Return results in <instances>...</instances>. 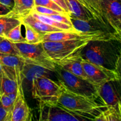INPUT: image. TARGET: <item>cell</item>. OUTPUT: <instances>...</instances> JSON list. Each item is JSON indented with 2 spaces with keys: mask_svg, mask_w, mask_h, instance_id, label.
<instances>
[{
  "mask_svg": "<svg viewBox=\"0 0 121 121\" xmlns=\"http://www.w3.org/2000/svg\"><path fill=\"white\" fill-rule=\"evenodd\" d=\"M121 51L120 37L106 40L91 41L82 51L83 59L93 63L114 70Z\"/></svg>",
  "mask_w": 121,
  "mask_h": 121,
  "instance_id": "1",
  "label": "cell"
},
{
  "mask_svg": "<svg viewBox=\"0 0 121 121\" xmlns=\"http://www.w3.org/2000/svg\"><path fill=\"white\" fill-rule=\"evenodd\" d=\"M100 102L105 106L94 121H121V79L118 78L99 87Z\"/></svg>",
  "mask_w": 121,
  "mask_h": 121,
  "instance_id": "2",
  "label": "cell"
},
{
  "mask_svg": "<svg viewBox=\"0 0 121 121\" xmlns=\"http://www.w3.org/2000/svg\"><path fill=\"white\" fill-rule=\"evenodd\" d=\"M58 104L72 113L92 121L105 108V105L97 100L72 92L65 85Z\"/></svg>",
  "mask_w": 121,
  "mask_h": 121,
  "instance_id": "3",
  "label": "cell"
},
{
  "mask_svg": "<svg viewBox=\"0 0 121 121\" xmlns=\"http://www.w3.org/2000/svg\"><path fill=\"white\" fill-rule=\"evenodd\" d=\"M91 40L87 39L42 42L45 52L56 64L62 63L81 57L85 47Z\"/></svg>",
  "mask_w": 121,
  "mask_h": 121,
  "instance_id": "4",
  "label": "cell"
},
{
  "mask_svg": "<svg viewBox=\"0 0 121 121\" xmlns=\"http://www.w3.org/2000/svg\"><path fill=\"white\" fill-rule=\"evenodd\" d=\"M32 96L39 104L56 105L61 96L65 85L58 79L57 81L49 77L43 76L31 82Z\"/></svg>",
  "mask_w": 121,
  "mask_h": 121,
  "instance_id": "5",
  "label": "cell"
},
{
  "mask_svg": "<svg viewBox=\"0 0 121 121\" xmlns=\"http://www.w3.org/2000/svg\"><path fill=\"white\" fill-rule=\"evenodd\" d=\"M13 44L18 52L19 56L26 63L41 66L53 72H55L56 65L45 52L42 43L37 44L13 43Z\"/></svg>",
  "mask_w": 121,
  "mask_h": 121,
  "instance_id": "6",
  "label": "cell"
},
{
  "mask_svg": "<svg viewBox=\"0 0 121 121\" xmlns=\"http://www.w3.org/2000/svg\"><path fill=\"white\" fill-rule=\"evenodd\" d=\"M58 79L72 92L99 100V87L92 83L81 79L68 71L56 66L55 70Z\"/></svg>",
  "mask_w": 121,
  "mask_h": 121,
  "instance_id": "7",
  "label": "cell"
},
{
  "mask_svg": "<svg viewBox=\"0 0 121 121\" xmlns=\"http://www.w3.org/2000/svg\"><path fill=\"white\" fill-rule=\"evenodd\" d=\"M70 20L73 27L77 31L92 35L98 40H110L119 37L114 30L104 26L94 19L85 20L70 18Z\"/></svg>",
  "mask_w": 121,
  "mask_h": 121,
  "instance_id": "8",
  "label": "cell"
},
{
  "mask_svg": "<svg viewBox=\"0 0 121 121\" xmlns=\"http://www.w3.org/2000/svg\"><path fill=\"white\" fill-rule=\"evenodd\" d=\"M40 118L43 121H88L87 118L73 113L59 104H39Z\"/></svg>",
  "mask_w": 121,
  "mask_h": 121,
  "instance_id": "9",
  "label": "cell"
},
{
  "mask_svg": "<svg viewBox=\"0 0 121 121\" xmlns=\"http://www.w3.org/2000/svg\"><path fill=\"white\" fill-rule=\"evenodd\" d=\"M82 64L90 82L100 86L108 82L118 79V76L114 70L93 63L82 59Z\"/></svg>",
  "mask_w": 121,
  "mask_h": 121,
  "instance_id": "10",
  "label": "cell"
},
{
  "mask_svg": "<svg viewBox=\"0 0 121 121\" xmlns=\"http://www.w3.org/2000/svg\"><path fill=\"white\" fill-rule=\"evenodd\" d=\"M0 62L3 69L17 84V89H23L22 72L25 62L21 57L0 54Z\"/></svg>",
  "mask_w": 121,
  "mask_h": 121,
  "instance_id": "11",
  "label": "cell"
},
{
  "mask_svg": "<svg viewBox=\"0 0 121 121\" xmlns=\"http://www.w3.org/2000/svg\"><path fill=\"white\" fill-rule=\"evenodd\" d=\"M31 120V111L25 98L23 89H17L16 99L9 111L8 121Z\"/></svg>",
  "mask_w": 121,
  "mask_h": 121,
  "instance_id": "12",
  "label": "cell"
},
{
  "mask_svg": "<svg viewBox=\"0 0 121 121\" xmlns=\"http://www.w3.org/2000/svg\"><path fill=\"white\" fill-rule=\"evenodd\" d=\"M102 10L111 27L121 31V0H100Z\"/></svg>",
  "mask_w": 121,
  "mask_h": 121,
  "instance_id": "13",
  "label": "cell"
},
{
  "mask_svg": "<svg viewBox=\"0 0 121 121\" xmlns=\"http://www.w3.org/2000/svg\"><path fill=\"white\" fill-rule=\"evenodd\" d=\"M81 39H87L91 41L98 40L92 35L83 34L77 30H63L44 34L43 37V42L44 41L57 42V41H68V40H81Z\"/></svg>",
  "mask_w": 121,
  "mask_h": 121,
  "instance_id": "14",
  "label": "cell"
},
{
  "mask_svg": "<svg viewBox=\"0 0 121 121\" xmlns=\"http://www.w3.org/2000/svg\"><path fill=\"white\" fill-rule=\"evenodd\" d=\"M76 1L81 5L86 13L92 18L100 22L104 26L114 30L109 24L103 13L100 6V0H76Z\"/></svg>",
  "mask_w": 121,
  "mask_h": 121,
  "instance_id": "15",
  "label": "cell"
},
{
  "mask_svg": "<svg viewBox=\"0 0 121 121\" xmlns=\"http://www.w3.org/2000/svg\"><path fill=\"white\" fill-rule=\"evenodd\" d=\"M82 57L81 56L77 59H72V60L67 61L66 62L56 65V66L61 67V68L68 71L74 75L90 82L88 78L85 73L82 64Z\"/></svg>",
  "mask_w": 121,
  "mask_h": 121,
  "instance_id": "16",
  "label": "cell"
},
{
  "mask_svg": "<svg viewBox=\"0 0 121 121\" xmlns=\"http://www.w3.org/2000/svg\"><path fill=\"white\" fill-rule=\"evenodd\" d=\"M51 72H53L44 67L25 63L23 67L22 74H23L24 79H26L28 81L31 82L34 79L41 77H49L50 73Z\"/></svg>",
  "mask_w": 121,
  "mask_h": 121,
  "instance_id": "17",
  "label": "cell"
},
{
  "mask_svg": "<svg viewBox=\"0 0 121 121\" xmlns=\"http://www.w3.org/2000/svg\"><path fill=\"white\" fill-rule=\"evenodd\" d=\"M20 19H21V22H24V23L27 24L31 27H33V28H34L35 30L37 31L41 34H43V35L46 33L63 31L57 28H55V27H52V26L46 24L44 22L40 21L36 18L33 17L30 14H28L26 16L23 17H21Z\"/></svg>",
  "mask_w": 121,
  "mask_h": 121,
  "instance_id": "18",
  "label": "cell"
},
{
  "mask_svg": "<svg viewBox=\"0 0 121 121\" xmlns=\"http://www.w3.org/2000/svg\"><path fill=\"white\" fill-rule=\"evenodd\" d=\"M20 24V18L12 11L6 15H0V36L4 37L11 30Z\"/></svg>",
  "mask_w": 121,
  "mask_h": 121,
  "instance_id": "19",
  "label": "cell"
},
{
  "mask_svg": "<svg viewBox=\"0 0 121 121\" xmlns=\"http://www.w3.org/2000/svg\"><path fill=\"white\" fill-rule=\"evenodd\" d=\"M68 8L69 17L73 18L88 20L93 19L86 13L76 0H64Z\"/></svg>",
  "mask_w": 121,
  "mask_h": 121,
  "instance_id": "20",
  "label": "cell"
},
{
  "mask_svg": "<svg viewBox=\"0 0 121 121\" xmlns=\"http://www.w3.org/2000/svg\"><path fill=\"white\" fill-rule=\"evenodd\" d=\"M14 3L11 11L20 18L29 14L34 7V0H14Z\"/></svg>",
  "mask_w": 121,
  "mask_h": 121,
  "instance_id": "21",
  "label": "cell"
},
{
  "mask_svg": "<svg viewBox=\"0 0 121 121\" xmlns=\"http://www.w3.org/2000/svg\"><path fill=\"white\" fill-rule=\"evenodd\" d=\"M0 90L1 94H10L17 91V84L4 70L0 76Z\"/></svg>",
  "mask_w": 121,
  "mask_h": 121,
  "instance_id": "22",
  "label": "cell"
},
{
  "mask_svg": "<svg viewBox=\"0 0 121 121\" xmlns=\"http://www.w3.org/2000/svg\"><path fill=\"white\" fill-rule=\"evenodd\" d=\"M30 14H31L33 17L36 18L37 19H38L40 21L44 22L46 24L52 26V27H55V28H57L61 30H76L73 27L58 22V21L51 18L50 17H49L46 15L39 14V13H36V12L33 11H31Z\"/></svg>",
  "mask_w": 121,
  "mask_h": 121,
  "instance_id": "23",
  "label": "cell"
},
{
  "mask_svg": "<svg viewBox=\"0 0 121 121\" xmlns=\"http://www.w3.org/2000/svg\"><path fill=\"white\" fill-rule=\"evenodd\" d=\"M25 28V40L26 43L30 44H37L43 42V34L35 30L27 24L21 22Z\"/></svg>",
  "mask_w": 121,
  "mask_h": 121,
  "instance_id": "24",
  "label": "cell"
},
{
  "mask_svg": "<svg viewBox=\"0 0 121 121\" xmlns=\"http://www.w3.org/2000/svg\"><path fill=\"white\" fill-rule=\"evenodd\" d=\"M0 54L19 56L18 52L14 46L13 43L11 42L3 37H0Z\"/></svg>",
  "mask_w": 121,
  "mask_h": 121,
  "instance_id": "25",
  "label": "cell"
},
{
  "mask_svg": "<svg viewBox=\"0 0 121 121\" xmlns=\"http://www.w3.org/2000/svg\"><path fill=\"white\" fill-rule=\"evenodd\" d=\"M21 30H22V24H20L11 30L4 37L14 43H26L25 38L22 36L21 33Z\"/></svg>",
  "mask_w": 121,
  "mask_h": 121,
  "instance_id": "26",
  "label": "cell"
},
{
  "mask_svg": "<svg viewBox=\"0 0 121 121\" xmlns=\"http://www.w3.org/2000/svg\"><path fill=\"white\" fill-rule=\"evenodd\" d=\"M34 5L42 6L46 8H50L53 10L60 12L65 15H69V14L61 7L58 5L52 0H34Z\"/></svg>",
  "mask_w": 121,
  "mask_h": 121,
  "instance_id": "27",
  "label": "cell"
},
{
  "mask_svg": "<svg viewBox=\"0 0 121 121\" xmlns=\"http://www.w3.org/2000/svg\"><path fill=\"white\" fill-rule=\"evenodd\" d=\"M16 96L17 92L10 94H1L0 104L4 108L9 111L15 102Z\"/></svg>",
  "mask_w": 121,
  "mask_h": 121,
  "instance_id": "28",
  "label": "cell"
},
{
  "mask_svg": "<svg viewBox=\"0 0 121 121\" xmlns=\"http://www.w3.org/2000/svg\"><path fill=\"white\" fill-rule=\"evenodd\" d=\"M33 11L36 12V13H39V14H43V15H55V14H60V15H65V14H62V13H60L57 11L53 10V9H50V8H46V7H42V6H38V5H34L33 7Z\"/></svg>",
  "mask_w": 121,
  "mask_h": 121,
  "instance_id": "29",
  "label": "cell"
},
{
  "mask_svg": "<svg viewBox=\"0 0 121 121\" xmlns=\"http://www.w3.org/2000/svg\"><path fill=\"white\" fill-rule=\"evenodd\" d=\"M50 17L51 18L53 19V20H56V21H58L61 23L65 24H67L68 26H72L73 27L72 25V21H71L69 15H60V14H55V15H46Z\"/></svg>",
  "mask_w": 121,
  "mask_h": 121,
  "instance_id": "30",
  "label": "cell"
},
{
  "mask_svg": "<svg viewBox=\"0 0 121 121\" xmlns=\"http://www.w3.org/2000/svg\"><path fill=\"white\" fill-rule=\"evenodd\" d=\"M9 111L0 104V121H8Z\"/></svg>",
  "mask_w": 121,
  "mask_h": 121,
  "instance_id": "31",
  "label": "cell"
},
{
  "mask_svg": "<svg viewBox=\"0 0 121 121\" xmlns=\"http://www.w3.org/2000/svg\"><path fill=\"white\" fill-rule=\"evenodd\" d=\"M114 70L117 73L118 78L119 79H121V51L118 59H117Z\"/></svg>",
  "mask_w": 121,
  "mask_h": 121,
  "instance_id": "32",
  "label": "cell"
},
{
  "mask_svg": "<svg viewBox=\"0 0 121 121\" xmlns=\"http://www.w3.org/2000/svg\"><path fill=\"white\" fill-rule=\"evenodd\" d=\"M12 9L5 5L0 3V15H6L11 11Z\"/></svg>",
  "mask_w": 121,
  "mask_h": 121,
  "instance_id": "33",
  "label": "cell"
},
{
  "mask_svg": "<svg viewBox=\"0 0 121 121\" xmlns=\"http://www.w3.org/2000/svg\"><path fill=\"white\" fill-rule=\"evenodd\" d=\"M52 1H53V2H55L56 4H57L58 5L60 6V7H61V8H62L64 10H65V11L69 14V13L68 8H67V5H66V2H65L64 0H52Z\"/></svg>",
  "mask_w": 121,
  "mask_h": 121,
  "instance_id": "34",
  "label": "cell"
},
{
  "mask_svg": "<svg viewBox=\"0 0 121 121\" xmlns=\"http://www.w3.org/2000/svg\"><path fill=\"white\" fill-rule=\"evenodd\" d=\"M0 3L9 7L11 9H13L14 4V0H0Z\"/></svg>",
  "mask_w": 121,
  "mask_h": 121,
  "instance_id": "35",
  "label": "cell"
},
{
  "mask_svg": "<svg viewBox=\"0 0 121 121\" xmlns=\"http://www.w3.org/2000/svg\"><path fill=\"white\" fill-rule=\"evenodd\" d=\"M2 70H3V67H2V65H1V62H0V76H1Z\"/></svg>",
  "mask_w": 121,
  "mask_h": 121,
  "instance_id": "36",
  "label": "cell"
},
{
  "mask_svg": "<svg viewBox=\"0 0 121 121\" xmlns=\"http://www.w3.org/2000/svg\"><path fill=\"white\" fill-rule=\"evenodd\" d=\"M118 33V34H119V37H120V38H121V31H119Z\"/></svg>",
  "mask_w": 121,
  "mask_h": 121,
  "instance_id": "37",
  "label": "cell"
},
{
  "mask_svg": "<svg viewBox=\"0 0 121 121\" xmlns=\"http://www.w3.org/2000/svg\"><path fill=\"white\" fill-rule=\"evenodd\" d=\"M1 90H0V99H1Z\"/></svg>",
  "mask_w": 121,
  "mask_h": 121,
  "instance_id": "38",
  "label": "cell"
},
{
  "mask_svg": "<svg viewBox=\"0 0 121 121\" xmlns=\"http://www.w3.org/2000/svg\"><path fill=\"white\" fill-rule=\"evenodd\" d=\"M0 37H1V36H0Z\"/></svg>",
  "mask_w": 121,
  "mask_h": 121,
  "instance_id": "39",
  "label": "cell"
}]
</instances>
